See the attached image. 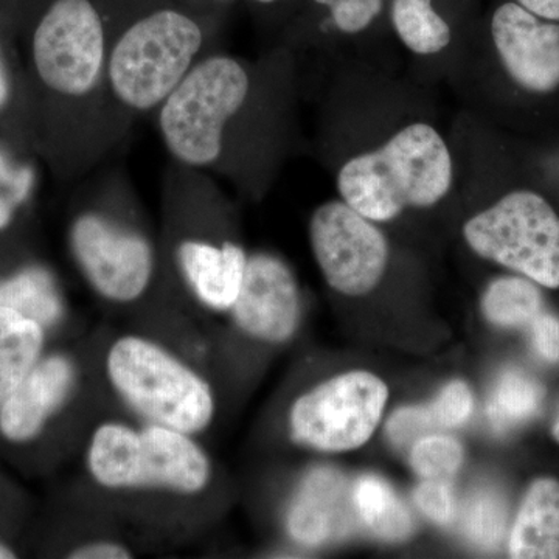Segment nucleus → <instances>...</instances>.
Segmentation results:
<instances>
[{
	"label": "nucleus",
	"instance_id": "nucleus-15",
	"mask_svg": "<svg viewBox=\"0 0 559 559\" xmlns=\"http://www.w3.org/2000/svg\"><path fill=\"white\" fill-rule=\"evenodd\" d=\"M510 557L559 558V481L539 479L528 488L511 528Z\"/></svg>",
	"mask_w": 559,
	"mask_h": 559
},
{
	"label": "nucleus",
	"instance_id": "nucleus-21",
	"mask_svg": "<svg viewBox=\"0 0 559 559\" xmlns=\"http://www.w3.org/2000/svg\"><path fill=\"white\" fill-rule=\"evenodd\" d=\"M544 399V389L538 381L520 371H507L496 384L489 401V418L498 426L524 421L538 412Z\"/></svg>",
	"mask_w": 559,
	"mask_h": 559
},
{
	"label": "nucleus",
	"instance_id": "nucleus-14",
	"mask_svg": "<svg viewBox=\"0 0 559 559\" xmlns=\"http://www.w3.org/2000/svg\"><path fill=\"white\" fill-rule=\"evenodd\" d=\"M176 257L183 278L202 304L212 310H231L248 266V255L241 246L187 238L178 246Z\"/></svg>",
	"mask_w": 559,
	"mask_h": 559
},
{
	"label": "nucleus",
	"instance_id": "nucleus-34",
	"mask_svg": "<svg viewBox=\"0 0 559 559\" xmlns=\"http://www.w3.org/2000/svg\"><path fill=\"white\" fill-rule=\"evenodd\" d=\"M554 436H555V439H557L559 441V418H558L557 425H555V428H554Z\"/></svg>",
	"mask_w": 559,
	"mask_h": 559
},
{
	"label": "nucleus",
	"instance_id": "nucleus-23",
	"mask_svg": "<svg viewBox=\"0 0 559 559\" xmlns=\"http://www.w3.org/2000/svg\"><path fill=\"white\" fill-rule=\"evenodd\" d=\"M507 527V510L499 496L480 492L469 499L463 513V532L481 547H495Z\"/></svg>",
	"mask_w": 559,
	"mask_h": 559
},
{
	"label": "nucleus",
	"instance_id": "nucleus-8",
	"mask_svg": "<svg viewBox=\"0 0 559 559\" xmlns=\"http://www.w3.org/2000/svg\"><path fill=\"white\" fill-rule=\"evenodd\" d=\"M310 237L320 271L331 288L364 296L377 288L389 260L380 229L347 202L320 205L312 215Z\"/></svg>",
	"mask_w": 559,
	"mask_h": 559
},
{
	"label": "nucleus",
	"instance_id": "nucleus-24",
	"mask_svg": "<svg viewBox=\"0 0 559 559\" xmlns=\"http://www.w3.org/2000/svg\"><path fill=\"white\" fill-rule=\"evenodd\" d=\"M430 407H403L389 419V439L400 448H412L425 437L439 432Z\"/></svg>",
	"mask_w": 559,
	"mask_h": 559
},
{
	"label": "nucleus",
	"instance_id": "nucleus-26",
	"mask_svg": "<svg viewBox=\"0 0 559 559\" xmlns=\"http://www.w3.org/2000/svg\"><path fill=\"white\" fill-rule=\"evenodd\" d=\"M33 186L31 168L14 170L7 157L0 153V230L9 227L13 209L25 201Z\"/></svg>",
	"mask_w": 559,
	"mask_h": 559
},
{
	"label": "nucleus",
	"instance_id": "nucleus-10",
	"mask_svg": "<svg viewBox=\"0 0 559 559\" xmlns=\"http://www.w3.org/2000/svg\"><path fill=\"white\" fill-rule=\"evenodd\" d=\"M492 39L511 79L536 94L559 86V25L539 21L518 3L496 10Z\"/></svg>",
	"mask_w": 559,
	"mask_h": 559
},
{
	"label": "nucleus",
	"instance_id": "nucleus-25",
	"mask_svg": "<svg viewBox=\"0 0 559 559\" xmlns=\"http://www.w3.org/2000/svg\"><path fill=\"white\" fill-rule=\"evenodd\" d=\"M429 407L440 429L457 428L471 417L474 407L473 393L465 382L454 381L441 390L439 399Z\"/></svg>",
	"mask_w": 559,
	"mask_h": 559
},
{
	"label": "nucleus",
	"instance_id": "nucleus-27",
	"mask_svg": "<svg viewBox=\"0 0 559 559\" xmlns=\"http://www.w3.org/2000/svg\"><path fill=\"white\" fill-rule=\"evenodd\" d=\"M329 7L334 24L344 33H359L377 20L382 0H316Z\"/></svg>",
	"mask_w": 559,
	"mask_h": 559
},
{
	"label": "nucleus",
	"instance_id": "nucleus-13",
	"mask_svg": "<svg viewBox=\"0 0 559 559\" xmlns=\"http://www.w3.org/2000/svg\"><path fill=\"white\" fill-rule=\"evenodd\" d=\"M73 381L75 370L64 356L38 360L0 406L2 436L16 443L38 436L50 415L68 399Z\"/></svg>",
	"mask_w": 559,
	"mask_h": 559
},
{
	"label": "nucleus",
	"instance_id": "nucleus-19",
	"mask_svg": "<svg viewBox=\"0 0 559 559\" xmlns=\"http://www.w3.org/2000/svg\"><path fill=\"white\" fill-rule=\"evenodd\" d=\"M481 310L495 325H530L543 312V294L530 278L495 280L485 293Z\"/></svg>",
	"mask_w": 559,
	"mask_h": 559
},
{
	"label": "nucleus",
	"instance_id": "nucleus-6",
	"mask_svg": "<svg viewBox=\"0 0 559 559\" xmlns=\"http://www.w3.org/2000/svg\"><path fill=\"white\" fill-rule=\"evenodd\" d=\"M466 241L484 259L559 288V216L533 191H513L465 224Z\"/></svg>",
	"mask_w": 559,
	"mask_h": 559
},
{
	"label": "nucleus",
	"instance_id": "nucleus-31",
	"mask_svg": "<svg viewBox=\"0 0 559 559\" xmlns=\"http://www.w3.org/2000/svg\"><path fill=\"white\" fill-rule=\"evenodd\" d=\"M518 2L535 16L559 21V0H518Z\"/></svg>",
	"mask_w": 559,
	"mask_h": 559
},
{
	"label": "nucleus",
	"instance_id": "nucleus-2",
	"mask_svg": "<svg viewBox=\"0 0 559 559\" xmlns=\"http://www.w3.org/2000/svg\"><path fill=\"white\" fill-rule=\"evenodd\" d=\"M207 43L200 22L175 9L143 14L112 36L106 92L117 139L132 120L164 105L191 69L212 53Z\"/></svg>",
	"mask_w": 559,
	"mask_h": 559
},
{
	"label": "nucleus",
	"instance_id": "nucleus-16",
	"mask_svg": "<svg viewBox=\"0 0 559 559\" xmlns=\"http://www.w3.org/2000/svg\"><path fill=\"white\" fill-rule=\"evenodd\" d=\"M43 329L36 320L0 307V406L38 362Z\"/></svg>",
	"mask_w": 559,
	"mask_h": 559
},
{
	"label": "nucleus",
	"instance_id": "nucleus-12",
	"mask_svg": "<svg viewBox=\"0 0 559 559\" xmlns=\"http://www.w3.org/2000/svg\"><path fill=\"white\" fill-rule=\"evenodd\" d=\"M358 521L347 477L333 468H318L301 481L286 524L297 543L316 547L345 538Z\"/></svg>",
	"mask_w": 559,
	"mask_h": 559
},
{
	"label": "nucleus",
	"instance_id": "nucleus-11",
	"mask_svg": "<svg viewBox=\"0 0 559 559\" xmlns=\"http://www.w3.org/2000/svg\"><path fill=\"white\" fill-rule=\"evenodd\" d=\"M235 320L246 333L270 342L288 341L299 323L296 278L277 257H249L245 280L234 307Z\"/></svg>",
	"mask_w": 559,
	"mask_h": 559
},
{
	"label": "nucleus",
	"instance_id": "nucleus-33",
	"mask_svg": "<svg viewBox=\"0 0 559 559\" xmlns=\"http://www.w3.org/2000/svg\"><path fill=\"white\" fill-rule=\"evenodd\" d=\"M14 558L13 551L5 546V544L0 543V559H10Z\"/></svg>",
	"mask_w": 559,
	"mask_h": 559
},
{
	"label": "nucleus",
	"instance_id": "nucleus-30",
	"mask_svg": "<svg viewBox=\"0 0 559 559\" xmlns=\"http://www.w3.org/2000/svg\"><path fill=\"white\" fill-rule=\"evenodd\" d=\"M131 551L116 543H94L79 547L69 555L73 559H127Z\"/></svg>",
	"mask_w": 559,
	"mask_h": 559
},
{
	"label": "nucleus",
	"instance_id": "nucleus-9",
	"mask_svg": "<svg viewBox=\"0 0 559 559\" xmlns=\"http://www.w3.org/2000/svg\"><path fill=\"white\" fill-rule=\"evenodd\" d=\"M73 255L91 285L106 299H139L154 274L150 241L102 212H84L70 230Z\"/></svg>",
	"mask_w": 559,
	"mask_h": 559
},
{
	"label": "nucleus",
	"instance_id": "nucleus-22",
	"mask_svg": "<svg viewBox=\"0 0 559 559\" xmlns=\"http://www.w3.org/2000/svg\"><path fill=\"white\" fill-rule=\"evenodd\" d=\"M462 463V444L452 437L433 433L412 447L411 465L423 479L450 480Z\"/></svg>",
	"mask_w": 559,
	"mask_h": 559
},
{
	"label": "nucleus",
	"instance_id": "nucleus-29",
	"mask_svg": "<svg viewBox=\"0 0 559 559\" xmlns=\"http://www.w3.org/2000/svg\"><path fill=\"white\" fill-rule=\"evenodd\" d=\"M530 326H532L533 347L540 358L549 362H559V319L540 312Z\"/></svg>",
	"mask_w": 559,
	"mask_h": 559
},
{
	"label": "nucleus",
	"instance_id": "nucleus-1",
	"mask_svg": "<svg viewBox=\"0 0 559 559\" xmlns=\"http://www.w3.org/2000/svg\"><path fill=\"white\" fill-rule=\"evenodd\" d=\"M110 43L92 0H53L32 38L36 79L80 121L91 162L117 140L106 92Z\"/></svg>",
	"mask_w": 559,
	"mask_h": 559
},
{
	"label": "nucleus",
	"instance_id": "nucleus-28",
	"mask_svg": "<svg viewBox=\"0 0 559 559\" xmlns=\"http://www.w3.org/2000/svg\"><path fill=\"white\" fill-rule=\"evenodd\" d=\"M415 503L418 509L439 524H447L454 516V498L448 480L426 479L415 488Z\"/></svg>",
	"mask_w": 559,
	"mask_h": 559
},
{
	"label": "nucleus",
	"instance_id": "nucleus-4",
	"mask_svg": "<svg viewBox=\"0 0 559 559\" xmlns=\"http://www.w3.org/2000/svg\"><path fill=\"white\" fill-rule=\"evenodd\" d=\"M106 370L121 399L153 425L190 436L212 421L215 401L207 382L154 342L121 337L109 349Z\"/></svg>",
	"mask_w": 559,
	"mask_h": 559
},
{
	"label": "nucleus",
	"instance_id": "nucleus-35",
	"mask_svg": "<svg viewBox=\"0 0 559 559\" xmlns=\"http://www.w3.org/2000/svg\"><path fill=\"white\" fill-rule=\"evenodd\" d=\"M257 2H260V3H272V2H275V0H257Z\"/></svg>",
	"mask_w": 559,
	"mask_h": 559
},
{
	"label": "nucleus",
	"instance_id": "nucleus-32",
	"mask_svg": "<svg viewBox=\"0 0 559 559\" xmlns=\"http://www.w3.org/2000/svg\"><path fill=\"white\" fill-rule=\"evenodd\" d=\"M11 97V84L9 79V73H7L5 68H3V62L0 60V110L5 108L9 105Z\"/></svg>",
	"mask_w": 559,
	"mask_h": 559
},
{
	"label": "nucleus",
	"instance_id": "nucleus-20",
	"mask_svg": "<svg viewBox=\"0 0 559 559\" xmlns=\"http://www.w3.org/2000/svg\"><path fill=\"white\" fill-rule=\"evenodd\" d=\"M392 21L401 40L414 53H439L450 44V25L432 9L430 0H395Z\"/></svg>",
	"mask_w": 559,
	"mask_h": 559
},
{
	"label": "nucleus",
	"instance_id": "nucleus-18",
	"mask_svg": "<svg viewBox=\"0 0 559 559\" xmlns=\"http://www.w3.org/2000/svg\"><path fill=\"white\" fill-rule=\"evenodd\" d=\"M0 307L11 308L39 325H53L62 305L55 280L43 267H27L13 277L0 280Z\"/></svg>",
	"mask_w": 559,
	"mask_h": 559
},
{
	"label": "nucleus",
	"instance_id": "nucleus-3",
	"mask_svg": "<svg viewBox=\"0 0 559 559\" xmlns=\"http://www.w3.org/2000/svg\"><path fill=\"white\" fill-rule=\"evenodd\" d=\"M451 183L450 150L425 123L411 124L382 148L353 157L337 178L344 201L370 221L393 219L407 207H432Z\"/></svg>",
	"mask_w": 559,
	"mask_h": 559
},
{
	"label": "nucleus",
	"instance_id": "nucleus-17",
	"mask_svg": "<svg viewBox=\"0 0 559 559\" xmlns=\"http://www.w3.org/2000/svg\"><path fill=\"white\" fill-rule=\"evenodd\" d=\"M353 496L360 522L378 538L401 540L414 532L409 509L388 481L377 476L359 477L353 485Z\"/></svg>",
	"mask_w": 559,
	"mask_h": 559
},
{
	"label": "nucleus",
	"instance_id": "nucleus-7",
	"mask_svg": "<svg viewBox=\"0 0 559 559\" xmlns=\"http://www.w3.org/2000/svg\"><path fill=\"white\" fill-rule=\"evenodd\" d=\"M388 399V385L367 371L333 378L294 404V439L319 451L356 450L373 436Z\"/></svg>",
	"mask_w": 559,
	"mask_h": 559
},
{
	"label": "nucleus",
	"instance_id": "nucleus-5",
	"mask_svg": "<svg viewBox=\"0 0 559 559\" xmlns=\"http://www.w3.org/2000/svg\"><path fill=\"white\" fill-rule=\"evenodd\" d=\"M90 469L106 488H167L193 495L210 479V463L189 433L153 425L108 423L92 437Z\"/></svg>",
	"mask_w": 559,
	"mask_h": 559
}]
</instances>
